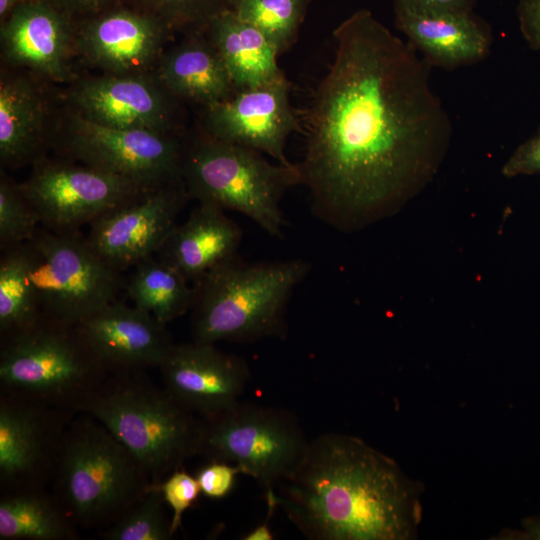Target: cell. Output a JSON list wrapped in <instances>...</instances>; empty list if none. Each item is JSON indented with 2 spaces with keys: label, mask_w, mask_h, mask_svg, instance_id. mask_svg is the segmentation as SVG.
<instances>
[{
  "label": "cell",
  "mask_w": 540,
  "mask_h": 540,
  "mask_svg": "<svg viewBox=\"0 0 540 540\" xmlns=\"http://www.w3.org/2000/svg\"><path fill=\"white\" fill-rule=\"evenodd\" d=\"M190 198L183 180L153 188L90 224L87 238L120 271L158 253Z\"/></svg>",
  "instance_id": "obj_13"
},
{
  "label": "cell",
  "mask_w": 540,
  "mask_h": 540,
  "mask_svg": "<svg viewBox=\"0 0 540 540\" xmlns=\"http://www.w3.org/2000/svg\"><path fill=\"white\" fill-rule=\"evenodd\" d=\"M76 415L0 391V493L50 485Z\"/></svg>",
  "instance_id": "obj_12"
},
{
  "label": "cell",
  "mask_w": 540,
  "mask_h": 540,
  "mask_svg": "<svg viewBox=\"0 0 540 540\" xmlns=\"http://www.w3.org/2000/svg\"><path fill=\"white\" fill-rule=\"evenodd\" d=\"M155 486L172 509L171 531L174 535L181 525L184 512L194 504L201 493L198 481L195 476L181 468Z\"/></svg>",
  "instance_id": "obj_32"
},
{
  "label": "cell",
  "mask_w": 540,
  "mask_h": 540,
  "mask_svg": "<svg viewBox=\"0 0 540 540\" xmlns=\"http://www.w3.org/2000/svg\"><path fill=\"white\" fill-rule=\"evenodd\" d=\"M181 175L190 198L239 212L276 238L285 224L282 197L302 184L299 165L273 164L259 151L204 132L184 143Z\"/></svg>",
  "instance_id": "obj_7"
},
{
  "label": "cell",
  "mask_w": 540,
  "mask_h": 540,
  "mask_svg": "<svg viewBox=\"0 0 540 540\" xmlns=\"http://www.w3.org/2000/svg\"><path fill=\"white\" fill-rule=\"evenodd\" d=\"M1 21V52L8 64L54 81L72 78L76 37L64 13L47 1L25 0Z\"/></svg>",
  "instance_id": "obj_18"
},
{
  "label": "cell",
  "mask_w": 540,
  "mask_h": 540,
  "mask_svg": "<svg viewBox=\"0 0 540 540\" xmlns=\"http://www.w3.org/2000/svg\"><path fill=\"white\" fill-rule=\"evenodd\" d=\"M158 62L157 78L176 99L206 107L236 91L223 60L205 32L197 31L162 54Z\"/></svg>",
  "instance_id": "obj_22"
},
{
  "label": "cell",
  "mask_w": 540,
  "mask_h": 540,
  "mask_svg": "<svg viewBox=\"0 0 540 540\" xmlns=\"http://www.w3.org/2000/svg\"><path fill=\"white\" fill-rule=\"evenodd\" d=\"M53 142L64 158L147 188L182 180L184 143L175 133L106 127L74 113Z\"/></svg>",
  "instance_id": "obj_10"
},
{
  "label": "cell",
  "mask_w": 540,
  "mask_h": 540,
  "mask_svg": "<svg viewBox=\"0 0 540 540\" xmlns=\"http://www.w3.org/2000/svg\"><path fill=\"white\" fill-rule=\"evenodd\" d=\"M301 259L246 263L235 256L193 284L192 341L248 342L285 333L287 306L304 280Z\"/></svg>",
  "instance_id": "obj_3"
},
{
  "label": "cell",
  "mask_w": 540,
  "mask_h": 540,
  "mask_svg": "<svg viewBox=\"0 0 540 540\" xmlns=\"http://www.w3.org/2000/svg\"><path fill=\"white\" fill-rule=\"evenodd\" d=\"M160 490L151 485L117 520L99 531L105 540H168L171 520L164 510Z\"/></svg>",
  "instance_id": "obj_29"
},
{
  "label": "cell",
  "mask_w": 540,
  "mask_h": 540,
  "mask_svg": "<svg viewBox=\"0 0 540 540\" xmlns=\"http://www.w3.org/2000/svg\"><path fill=\"white\" fill-rule=\"evenodd\" d=\"M238 474L241 472L236 465L210 460L195 477L202 494L211 499H221L231 492Z\"/></svg>",
  "instance_id": "obj_33"
},
{
  "label": "cell",
  "mask_w": 540,
  "mask_h": 540,
  "mask_svg": "<svg viewBox=\"0 0 540 540\" xmlns=\"http://www.w3.org/2000/svg\"><path fill=\"white\" fill-rule=\"evenodd\" d=\"M477 0H394L395 7L428 12H472Z\"/></svg>",
  "instance_id": "obj_36"
},
{
  "label": "cell",
  "mask_w": 540,
  "mask_h": 540,
  "mask_svg": "<svg viewBox=\"0 0 540 540\" xmlns=\"http://www.w3.org/2000/svg\"><path fill=\"white\" fill-rule=\"evenodd\" d=\"M540 173V131L523 142L502 167L505 177Z\"/></svg>",
  "instance_id": "obj_34"
},
{
  "label": "cell",
  "mask_w": 540,
  "mask_h": 540,
  "mask_svg": "<svg viewBox=\"0 0 540 540\" xmlns=\"http://www.w3.org/2000/svg\"><path fill=\"white\" fill-rule=\"evenodd\" d=\"M108 375L78 325L42 316L0 337V391L78 414Z\"/></svg>",
  "instance_id": "obj_6"
},
{
  "label": "cell",
  "mask_w": 540,
  "mask_h": 540,
  "mask_svg": "<svg viewBox=\"0 0 540 540\" xmlns=\"http://www.w3.org/2000/svg\"><path fill=\"white\" fill-rule=\"evenodd\" d=\"M125 284L133 306L164 324L191 310L194 287L174 266L149 256L134 266Z\"/></svg>",
  "instance_id": "obj_26"
},
{
  "label": "cell",
  "mask_w": 540,
  "mask_h": 540,
  "mask_svg": "<svg viewBox=\"0 0 540 540\" xmlns=\"http://www.w3.org/2000/svg\"><path fill=\"white\" fill-rule=\"evenodd\" d=\"M204 32L223 60L235 90L257 87L285 75L270 41L230 8L214 14Z\"/></svg>",
  "instance_id": "obj_24"
},
{
  "label": "cell",
  "mask_w": 540,
  "mask_h": 540,
  "mask_svg": "<svg viewBox=\"0 0 540 540\" xmlns=\"http://www.w3.org/2000/svg\"><path fill=\"white\" fill-rule=\"evenodd\" d=\"M308 444L290 412L240 402L203 419L199 455L236 465L241 474L254 478L266 490L298 465Z\"/></svg>",
  "instance_id": "obj_9"
},
{
  "label": "cell",
  "mask_w": 540,
  "mask_h": 540,
  "mask_svg": "<svg viewBox=\"0 0 540 540\" xmlns=\"http://www.w3.org/2000/svg\"><path fill=\"white\" fill-rule=\"evenodd\" d=\"M286 76L266 84L236 90L227 99L204 107L202 132L232 144L254 149L291 164L285 154L289 135L300 120L289 100Z\"/></svg>",
  "instance_id": "obj_14"
},
{
  "label": "cell",
  "mask_w": 540,
  "mask_h": 540,
  "mask_svg": "<svg viewBox=\"0 0 540 540\" xmlns=\"http://www.w3.org/2000/svg\"><path fill=\"white\" fill-rule=\"evenodd\" d=\"M333 39L298 165L313 213L350 232L394 214L432 181L452 125L429 65L369 10L342 21Z\"/></svg>",
  "instance_id": "obj_1"
},
{
  "label": "cell",
  "mask_w": 540,
  "mask_h": 540,
  "mask_svg": "<svg viewBox=\"0 0 540 540\" xmlns=\"http://www.w3.org/2000/svg\"><path fill=\"white\" fill-rule=\"evenodd\" d=\"M533 534H534V536H535L536 538L540 539V526H538V527H536V528L534 529V533H533Z\"/></svg>",
  "instance_id": "obj_39"
},
{
  "label": "cell",
  "mask_w": 540,
  "mask_h": 540,
  "mask_svg": "<svg viewBox=\"0 0 540 540\" xmlns=\"http://www.w3.org/2000/svg\"><path fill=\"white\" fill-rule=\"evenodd\" d=\"M517 14L523 37L531 48L540 50V0H518Z\"/></svg>",
  "instance_id": "obj_35"
},
{
  "label": "cell",
  "mask_w": 540,
  "mask_h": 540,
  "mask_svg": "<svg viewBox=\"0 0 540 540\" xmlns=\"http://www.w3.org/2000/svg\"><path fill=\"white\" fill-rule=\"evenodd\" d=\"M41 317L29 276L25 243L1 251L0 337L28 328Z\"/></svg>",
  "instance_id": "obj_27"
},
{
  "label": "cell",
  "mask_w": 540,
  "mask_h": 540,
  "mask_svg": "<svg viewBox=\"0 0 540 540\" xmlns=\"http://www.w3.org/2000/svg\"><path fill=\"white\" fill-rule=\"evenodd\" d=\"M163 386L203 419L240 403L250 380L246 362L210 343L174 344L158 368Z\"/></svg>",
  "instance_id": "obj_15"
},
{
  "label": "cell",
  "mask_w": 540,
  "mask_h": 540,
  "mask_svg": "<svg viewBox=\"0 0 540 540\" xmlns=\"http://www.w3.org/2000/svg\"><path fill=\"white\" fill-rule=\"evenodd\" d=\"M176 98L146 73L108 74L78 84L71 94L75 113L118 129L175 133Z\"/></svg>",
  "instance_id": "obj_16"
},
{
  "label": "cell",
  "mask_w": 540,
  "mask_h": 540,
  "mask_svg": "<svg viewBox=\"0 0 540 540\" xmlns=\"http://www.w3.org/2000/svg\"><path fill=\"white\" fill-rule=\"evenodd\" d=\"M78 538V527L47 488L0 493L1 540Z\"/></svg>",
  "instance_id": "obj_25"
},
{
  "label": "cell",
  "mask_w": 540,
  "mask_h": 540,
  "mask_svg": "<svg viewBox=\"0 0 540 540\" xmlns=\"http://www.w3.org/2000/svg\"><path fill=\"white\" fill-rule=\"evenodd\" d=\"M28 271L41 314L78 325L118 300L122 271L105 261L79 230L39 226L25 243Z\"/></svg>",
  "instance_id": "obj_8"
},
{
  "label": "cell",
  "mask_w": 540,
  "mask_h": 540,
  "mask_svg": "<svg viewBox=\"0 0 540 540\" xmlns=\"http://www.w3.org/2000/svg\"><path fill=\"white\" fill-rule=\"evenodd\" d=\"M45 99L32 80L1 73L0 160L2 167L17 168L42 159L46 141Z\"/></svg>",
  "instance_id": "obj_23"
},
{
  "label": "cell",
  "mask_w": 540,
  "mask_h": 540,
  "mask_svg": "<svg viewBox=\"0 0 540 540\" xmlns=\"http://www.w3.org/2000/svg\"><path fill=\"white\" fill-rule=\"evenodd\" d=\"M151 485L139 462L100 421L88 413L72 419L50 486L78 528L108 527Z\"/></svg>",
  "instance_id": "obj_5"
},
{
  "label": "cell",
  "mask_w": 540,
  "mask_h": 540,
  "mask_svg": "<svg viewBox=\"0 0 540 540\" xmlns=\"http://www.w3.org/2000/svg\"><path fill=\"white\" fill-rule=\"evenodd\" d=\"M20 185L41 226L55 232L79 230L153 189L67 158H42Z\"/></svg>",
  "instance_id": "obj_11"
},
{
  "label": "cell",
  "mask_w": 540,
  "mask_h": 540,
  "mask_svg": "<svg viewBox=\"0 0 540 540\" xmlns=\"http://www.w3.org/2000/svg\"><path fill=\"white\" fill-rule=\"evenodd\" d=\"M25 0H0V16L1 20L6 18L9 13L21 2Z\"/></svg>",
  "instance_id": "obj_38"
},
{
  "label": "cell",
  "mask_w": 540,
  "mask_h": 540,
  "mask_svg": "<svg viewBox=\"0 0 540 540\" xmlns=\"http://www.w3.org/2000/svg\"><path fill=\"white\" fill-rule=\"evenodd\" d=\"M241 228L224 210L199 203L177 224L156 256L174 266L191 284L221 263L237 256Z\"/></svg>",
  "instance_id": "obj_21"
},
{
  "label": "cell",
  "mask_w": 540,
  "mask_h": 540,
  "mask_svg": "<svg viewBox=\"0 0 540 540\" xmlns=\"http://www.w3.org/2000/svg\"><path fill=\"white\" fill-rule=\"evenodd\" d=\"M156 16L171 26L204 27L209 19L224 9L221 0H145Z\"/></svg>",
  "instance_id": "obj_31"
},
{
  "label": "cell",
  "mask_w": 540,
  "mask_h": 540,
  "mask_svg": "<svg viewBox=\"0 0 540 540\" xmlns=\"http://www.w3.org/2000/svg\"><path fill=\"white\" fill-rule=\"evenodd\" d=\"M166 325L119 300L78 324L109 374L159 368L175 344Z\"/></svg>",
  "instance_id": "obj_17"
},
{
  "label": "cell",
  "mask_w": 540,
  "mask_h": 540,
  "mask_svg": "<svg viewBox=\"0 0 540 540\" xmlns=\"http://www.w3.org/2000/svg\"><path fill=\"white\" fill-rule=\"evenodd\" d=\"M61 5L70 11L86 12L98 9L106 0H59Z\"/></svg>",
  "instance_id": "obj_37"
},
{
  "label": "cell",
  "mask_w": 540,
  "mask_h": 540,
  "mask_svg": "<svg viewBox=\"0 0 540 540\" xmlns=\"http://www.w3.org/2000/svg\"><path fill=\"white\" fill-rule=\"evenodd\" d=\"M241 20L256 27L278 54L295 42L307 0H229Z\"/></svg>",
  "instance_id": "obj_28"
},
{
  "label": "cell",
  "mask_w": 540,
  "mask_h": 540,
  "mask_svg": "<svg viewBox=\"0 0 540 540\" xmlns=\"http://www.w3.org/2000/svg\"><path fill=\"white\" fill-rule=\"evenodd\" d=\"M395 24L429 66L447 70L485 59L489 26L472 12H428L395 7Z\"/></svg>",
  "instance_id": "obj_20"
},
{
  "label": "cell",
  "mask_w": 540,
  "mask_h": 540,
  "mask_svg": "<svg viewBox=\"0 0 540 540\" xmlns=\"http://www.w3.org/2000/svg\"><path fill=\"white\" fill-rule=\"evenodd\" d=\"M41 225L35 208L20 183L1 171L0 178V249L16 247L30 241Z\"/></svg>",
  "instance_id": "obj_30"
},
{
  "label": "cell",
  "mask_w": 540,
  "mask_h": 540,
  "mask_svg": "<svg viewBox=\"0 0 540 540\" xmlns=\"http://www.w3.org/2000/svg\"><path fill=\"white\" fill-rule=\"evenodd\" d=\"M169 25L155 15L115 10L89 22L76 47L109 74H140L160 59Z\"/></svg>",
  "instance_id": "obj_19"
},
{
  "label": "cell",
  "mask_w": 540,
  "mask_h": 540,
  "mask_svg": "<svg viewBox=\"0 0 540 540\" xmlns=\"http://www.w3.org/2000/svg\"><path fill=\"white\" fill-rule=\"evenodd\" d=\"M273 494L313 540H409L421 520V487L393 459L346 434L309 441Z\"/></svg>",
  "instance_id": "obj_2"
},
{
  "label": "cell",
  "mask_w": 540,
  "mask_h": 540,
  "mask_svg": "<svg viewBox=\"0 0 540 540\" xmlns=\"http://www.w3.org/2000/svg\"><path fill=\"white\" fill-rule=\"evenodd\" d=\"M135 457L153 485L199 455L203 419L146 372L109 374L83 407Z\"/></svg>",
  "instance_id": "obj_4"
}]
</instances>
